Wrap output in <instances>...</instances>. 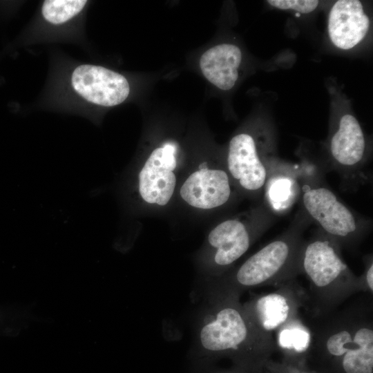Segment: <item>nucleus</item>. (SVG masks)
<instances>
[{
  "mask_svg": "<svg viewBox=\"0 0 373 373\" xmlns=\"http://www.w3.org/2000/svg\"><path fill=\"white\" fill-rule=\"evenodd\" d=\"M307 323L312 334L308 353L335 363L342 373H373L372 296L352 298Z\"/></svg>",
  "mask_w": 373,
  "mask_h": 373,
  "instance_id": "obj_1",
  "label": "nucleus"
},
{
  "mask_svg": "<svg viewBox=\"0 0 373 373\" xmlns=\"http://www.w3.org/2000/svg\"><path fill=\"white\" fill-rule=\"evenodd\" d=\"M239 298L209 291V305L198 325L197 343L210 353L265 359L276 348L274 336L256 325Z\"/></svg>",
  "mask_w": 373,
  "mask_h": 373,
  "instance_id": "obj_2",
  "label": "nucleus"
},
{
  "mask_svg": "<svg viewBox=\"0 0 373 373\" xmlns=\"http://www.w3.org/2000/svg\"><path fill=\"white\" fill-rule=\"evenodd\" d=\"M302 208L287 229L248 258L238 268L218 279L210 291L240 296L246 290L278 287L299 275L304 233L312 224Z\"/></svg>",
  "mask_w": 373,
  "mask_h": 373,
  "instance_id": "obj_3",
  "label": "nucleus"
},
{
  "mask_svg": "<svg viewBox=\"0 0 373 373\" xmlns=\"http://www.w3.org/2000/svg\"><path fill=\"white\" fill-rule=\"evenodd\" d=\"M341 249L318 229L303 242L299 275H304L309 284L305 305L310 316L329 314L362 292L359 276L345 262Z\"/></svg>",
  "mask_w": 373,
  "mask_h": 373,
  "instance_id": "obj_4",
  "label": "nucleus"
},
{
  "mask_svg": "<svg viewBox=\"0 0 373 373\" xmlns=\"http://www.w3.org/2000/svg\"><path fill=\"white\" fill-rule=\"evenodd\" d=\"M302 209L318 229L342 248L358 245L370 232L372 222L345 204L329 187L301 183Z\"/></svg>",
  "mask_w": 373,
  "mask_h": 373,
  "instance_id": "obj_5",
  "label": "nucleus"
},
{
  "mask_svg": "<svg viewBox=\"0 0 373 373\" xmlns=\"http://www.w3.org/2000/svg\"><path fill=\"white\" fill-rule=\"evenodd\" d=\"M242 132L228 147L227 166L231 177L245 191L262 195L268 175L277 158L273 155L270 135Z\"/></svg>",
  "mask_w": 373,
  "mask_h": 373,
  "instance_id": "obj_6",
  "label": "nucleus"
},
{
  "mask_svg": "<svg viewBox=\"0 0 373 373\" xmlns=\"http://www.w3.org/2000/svg\"><path fill=\"white\" fill-rule=\"evenodd\" d=\"M276 216L262 202L242 218L227 219L209 233L213 265L221 275L249 249L275 222Z\"/></svg>",
  "mask_w": 373,
  "mask_h": 373,
  "instance_id": "obj_7",
  "label": "nucleus"
},
{
  "mask_svg": "<svg viewBox=\"0 0 373 373\" xmlns=\"http://www.w3.org/2000/svg\"><path fill=\"white\" fill-rule=\"evenodd\" d=\"M328 149L332 169L339 175L342 187L354 189L369 180L365 169V137L353 115L346 113L339 118Z\"/></svg>",
  "mask_w": 373,
  "mask_h": 373,
  "instance_id": "obj_8",
  "label": "nucleus"
},
{
  "mask_svg": "<svg viewBox=\"0 0 373 373\" xmlns=\"http://www.w3.org/2000/svg\"><path fill=\"white\" fill-rule=\"evenodd\" d=\"M305 302V294L295 279L274 291L254 296L243 306L256 325L273 336L274 332L299 315Z\"/></svg>",
  "mask_w": 373,
  "mask_h": 373,
  "instance_id": "obj_9",
  "label": "nucleus"
},
{
  "mask_svg": "<svg viewBox=\"0 0 373 373\" xmlns=\"http://www.w3.org/2000/svg\"><path fill=\"white\" fill-rule=\"evenodd\" d=\"M71 83L85 99L102 106H117L130 93L129 84L122 75L100 66H77L72 74Z\"/></svg>",
  "mask_w": 373,
  "mask_h": 373,
  "instance_id": "obj_10",
  "label": "nucleus"
},
{
  "mask_svg": "<svg viewBox=\"0 0 373 373\" xmlns=\"http://www.w3.org/2000/svg\"><path fill=\"white\" fill-rule=\"evenodd\" d=\"M176 146L168 142L154 149L138 175V189L148 203L166 205L173 195L176 167Z\"/></svg>",
  "mask_w": 373,
  "mask_h": 373,
  "instance_id": "obj_11",
  "label": "nucleus"
},
{
  "mask_svg": "<svg viewBox=\"0 0 373 373\" xmlns=\"http://www.w3.org/2000/svg\"><path fill=\"white\" fill-rule=\"evenodd\" d=\"M370 21L363 6L358 0H339L330 9L328 35L338 48L350 50L366 37Z\"/></svg>",
  "mask_w": 373,
  "mask_h": 373,
  "instance_id": "obj_12",
  "label": "nucleus"
},
{
  "mask_svg": "<svg viewBox=\"0 0 373 373\" xmlns=\"http://www.w3.org/2000/svg\"><path fill=\"white\" fill-rule=\"evenodd\" d=\"M231 194L229 175L220 169L193 173L180 189V195L186 203L204 209L223 206L229 201Z\"/></svg>",
  "mask_w": 373,
  "mask_h": 373,
  "instance_id": "obj_13",
  "label": "nucleus"
},
{
  "mask_svg": "<svg viewBox=\"0 0 373 373\" xmlns=\"http://www.w3.org/2000/svg\"><path fill=\"white\" fill-rule=\"evenodd\" d=\"M301 195L299 166L277 160L264 186L263 203L276 217L289 213Z\"/></svg>",
  "mask_w": 373,
  "mask_h": 373,
  "instance_id": "obj_14",
  "label": "nucleus"
},
{
  "mask_svg": "<svg viewBox=\"0 0 373 373\" xmlns=\"http://www.w3.org/2000/svg\"><path fill=\"white\" fill-rule=\"evenodd\" d=\"M242 59L240 48L223 43L206 50L200 57L199 64L204 77L222 90H229L238 78V68Z\"/></svg>",
  "mask_w": 373,
  "mask_h": 373,
  "instance_id": "obj_15",
  "label": "nucleus"
},
{
  "mask_svg": "<svg viewBox=\"0 0 373 373\" xmlns=\"http://www.w3.org/2000/svg\"><path fill=\"white\" fill-rule=\"evenodd\" d=\"M276 347L288 356H303L309 352L312 334L306 321L300 315L293 318L276 332Z\"/></svg>",
  "mask_w": 373,
  "mask_h": 373,
  "instance_id": "obj_16",
  "label": "nucleus"
},
{
  "mask_svg": "<svg viewBox=\"0 0 373 373\" xmlns=\"http://www.w3.org/2000/svg\"><path fill=\"white\" fill-rule=\"evenodd\" d=\"M86 2L85 0H47L43 3L42 15L51 23H63L80 12Z\"/></svg>",
  "mask_w": 373,
  "mask_h": 373,
  "instance_id": "obj_17",
  "label": "nucleus"
},
{
  "mask_svg": "<svg viewBox=\"0 0 373 373\" xmlns=\"http://www.w3.org/2000/svg\"><path fill=\"white\" fill-rule=\"evenodd\" d=\"M267 2L279 10H294L303 14L314 11L319 4V1L315 0H269Z\"/></svg>",
  "mask_w": 373,
  "mask_h": 373,
  "instance_id": "obj_18",
  "label": "nucleus"
},
{
  "mask_svg": "<svg viewBox=\"0 0 373 373\" xmlns=\"http://www.w3.org/2000/svg\"><path fill=\"white\" fill-rule=\"evenodd\" d=\"M364 269L359 276L361 290L363 293L373 294V257L367 254L363 258Z\"/></svg>",
  "mask_w": 373,
  "mask_h": 373,
  "instance_id": "obj_19",
  "label": "nucleus"
},
{
  "mask_svg": "<svg viewBox=\"0 0 373 373\" xmlns=\"http://www.w3.org/2000/svg\"><path fill=\"white\" fill-rule=\"evenodd\" d=\"M198 168H199V170H204V169H208L207 162H204L201 163L199 165Z\"/></svg>",
  "mask_w": 373,
  "mask_h": 373,
  "instance_id": "obj_20",
  "label": "nucleus"
}]
</instances>
